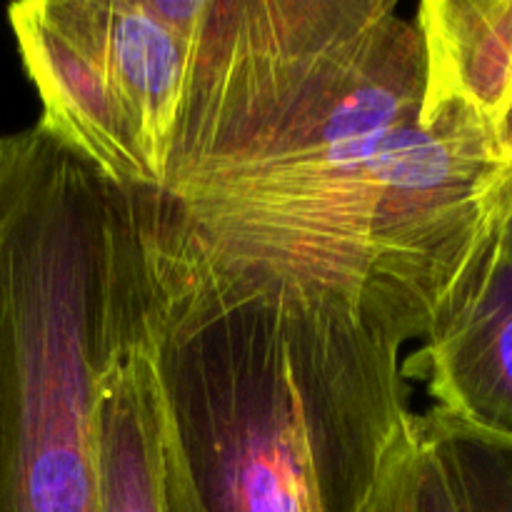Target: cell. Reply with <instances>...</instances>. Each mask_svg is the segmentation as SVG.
Returning a JSON list of instances; mask_svg holds the SVG:
<instances>
[{
  "label": "cell",
  "mask_w": 512,
  "mask_h": 512,
  "mask_svg": "<svg viewBox=\"0 0 512 512\" xmlns=\"http://www.w3.org/2000/svg\"><path fill=\"white\" fill-rule=\"evenodd\" d=\"M165 512H360L408 418L350 305L210 268L143 193Z\"/></svg>",
  "instance_id": "7a4b0ae2"
},
{
  "label": "cell",
  "mask_w": 512,
  "mask_h": 512,
  "mask_svg": "<svg viewBox=\"0 0 512 512\" xmlns=\"http://www.w3.org/2000/svg\"><path fill=\"white\" fill-rule=\"evenodd\" d=\"M505 235H508V240H510V245H512V215L508 220H505Z\"/></svg>",
  "instance_id": "7c38bea8"
},
{
  "label": "cell",
  "mask_w": 512,
  "mask_h": 512,
  "mask_svg": "<svg viewBox=\"0 0 512 512\" xmlns=\"http://www.w3.org/2000/svg\"><path fill=\"white\" fill-rule=\"evenodd\" d=\"M188 43L155 218L220 273L428 340L510 205L485 120L420 118L418 23L390 0H205Z\"/></svg>",
  "instance_id": "6da1fadb"
},
{
  "label": "cell",
  "mask_w": 512,
  "mask_h": 512,
  "mask_svg": "<svg viewBox=\"0 0 512 512\" xmlns=\"http://www.w3.org/2000/svg\"><path fill=\"white\" fill-rule=\"evenodd\" d=\"M95 428L100 512H165L160 400L150 335L103 375Z\"/></svg>",
  "instance_id": "ba28073f"
},
{
  "label": "cell",
  "mask_w": 512,
  "mask_h": 512,
  "mask_svg": "<svg viewBox=\"0 0 512 512\" xmlns=\"http://www.w3.org/2000/svg\"><path fill=\"white\" fill-rule=\"evenodd\" d=\"M415 23L425 45L420 118L458 103L500 138L512 110V0H425Z\"/></svg>",
  "instance_id": "52a82bcc"
},
{
  "label": "cell",
  "mask_w": 512,
  "mask_h": 512,
  "mask_svg": "<svg viewBox=\"0 0 512 512\" xmlns=\"http://www.w3.org/2000/svg\"><path fill=\"white\" fill-rule=\"evenodd\" d=\"M498 143H500V155H503V163H505V195H508V205L512 215V110L508 118H505L503 128H500Z\"/></svg>",
  "instance_id": "8fae6325"
},
{
  "label": "cell",
  "mask_w": 512,
  "mask_h": 512,
  "mask_svg": "<svg viewBox=\"0 0 512 512\" xmlns=\"http://www.w3.org/2000/svg\"><path fill=\"white\" fill-rule=\"evenodd\" d=\"M150 308L140 190L40 125L0 135V512H100L98 390Z\"/></svg>",
  "instance_id": "3957f363"
},
{
  "label": "cell",
  "mask_w": 512,
  "mask_h": 512,
  "mask_svg": "<svg viewBox=\"0 0 512 512\" xmlns=\"http://www.w3.org/2000/svg\"><path fill=\"white\" fill-rule=\"evenodd\" d=\"M405 373L428 380L438 415L512 443V245L505 223Z\"/></svg>",
  "instance_id": "5b68a950"
},
{
  "label": "cell",
  "mask_w": 512,
  "mask_h": 512,
  "mask_svg": "<svg viewBox=\"0 0 512 512\" xmlns=\"http://www.w3.org/2000/svg\"><path fill=\"white\" fill-rule=\"evenodd\" d=\"M448 470L460 512H512V443L485 438L435 410L418 415Z\"/></svg>",
  "instance_id": "9c48e42d"
},
{
  "label": "cell",
  "mask_w": 512,
  "mask_h": 512,
  "mask_svg": "<svg viewBox=\"0 0 512 512\" xmlns=\"http://www.w3.org/2000/svg\"><path fill=\"white\" fill-rule=\"evenodd\" d=\"M70 10L118 90L160 185L188 75V38L155 18L145 0H70Z\"/></svg>",
  "instance_id": "8992f818"
},
{
  "label": "cell",
  "mask_w": 512,
  "mask_h": 512,
  "mask_svg": "<svg viewBox=\"0 0 512 512\" xmlns=\"http://www.w3.org/2000/svg\"><path fill=\"white\" fill-rule=\"evenodd\" d=\"M360 512H460L433 440L408 413Z\"/></svg>",
  "instance_id": "30bf717a"
},
{
  "label": "cell",
  "mask_w": 512,
  "mask_h": 512,
  "mask_svg": "<svg viewBox=\"0 0 512 512\" xmlns=\"http://www.w3.org/2000/svg\"><path fill=\"white\" fill-rule=\"evenodd\" d=\"M25 73L43 100L40 128L125 190H155L118 90L70 10V0H28L8 8Z\"/></svg>",
  "instance_id": "277c9868"
}]
</instances>
